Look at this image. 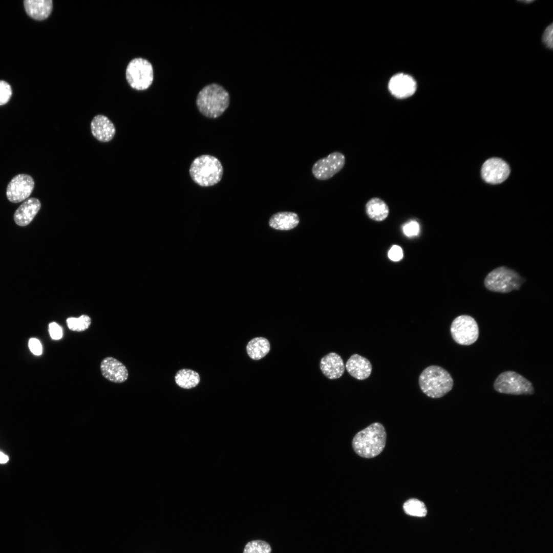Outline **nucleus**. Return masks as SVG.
I'll use <instances>...</instances> for the list:
<instances>
[{
    "label": "nucleus",
    "instance_id": "9b49d317",
    "mask_svg": "<svg viewBox=\"0 0 553 553\" xmlns=\"http://www.w3.org/2000/svg\"><path fill=\"white\" fill-rule=\"evenodd\" d=\"M509 172L508 164L502 159L497 158L487 160L481 168V176L483 180L493 184L503 182L508 177Z\"/></svg>",
    "mask_w": 553,
    "mask_h": 553
},
{
    "label": "nucleus",
    "instance_id": "6ab92c4d",
    "mask_svg": "<svg viewBox=\"0 0 553 553\" xmlns=\"http://www.w3.org/2000/svg\"><path fill=\"white\" fill-rule=\"evenodd\" d=\"M300 222L297 214L290 211H281L273 214L270 218L271 227L277 230H290L296 227Z\"/></svg>",
    "mask_w": 553,
    "mask_h": 553
},
{
    "label": "nucleus",
    "instance_id": "f257e3e1",
    "mask_svg": "<svg viewBox=\"0 0 553 553\" xmlns=\"http://www.w3.org/2000/svg\"><path fill=\"white\" fill-rule=\"evenodd\" d=\"M387 434L384 426L374 422L358 432L352 440L355 452L365 458H372L380 454L385 448Z\"/></svg>",
    "mask_w": 553,
    "mask_h": 553
},
{
    "label": "nucleus",
    "instance_id": "c85d7f7f",
    "mask_svg": "<svg viewBox=\"0 0 553 553\" xmlns=\"http://www.w3.org/2000/svg\"><path fill=\"white\" fill-rule=\"evenodd\" d=\"M388 257L392 261H400L403 257L402 248L398 245H393L388 252Z\"/></svg>",
    "mask_w": 553,
    "mask_h": 553
},
{
    "label": "nucleus",
    "instance_id": "20e7f679",
    "mask_svg": "<svg viewBox=\"0 0 553 553\" xmlns=\"http://www.w3.org/2000/svg\"><path fill=\"white\" fill-rule=\"evenodd\" d=\"M189 175L192 180L202 187L215 185L221 180L223 174V166L216 157L209 155H202L196 157L191 163Z\"/></svg>",
    "mask_w": 553,
    "mask_h": 553
},
{
    "label": "nucleus",
    "instance_id": "bb28decb",
    "mask_svg": "<svg viewBox=\"0 0 553 553\" xmlns=\"http://www.w3.org/2000/svg\"><path fill=\"white\" fill-rule=\"evenodd\" d=\"M402 232L408 237L417 236L420 231L419 223L415 220L410 221L405 223L402 227Z\"/></svg>",
    "mask_w": 553,
    "mask_h": 553
},
{
    "label": "nucleus",
    "instance_id": "1a4fd4ad",
    "mask_svg": "<svg viewBox=\"0 0 553 553\" xmlns=\"http://www.w3.org/2000/svg\"><path fill=\"white\" fill-rule=\"evenodd\" d=\"M345 162V156L340 152L335 151L317 160L312 167L311 172L316 179L327 180L339 172Z\"/></svg>",
    "mask_w": 553,
    "mask_h": 553
},
{
    "label": "nucleus",
    "instance_id": "393cba45",
    "mask_svg": "<svg viewBox=\"0 0 553 553\" xmlns=\"http://www.w3.org/2000/svg\"><path fill=\"white\" fill-rule=\"evenodd\" d=\"M271 546L267 542L257 540L248 542L243 553H271Z\"/></svg>",
    "mask_w": 553,
    "mask_h": 553
},
{
    "label": "nucleus",
    "instance_id": "4be33fe9",
    "mask_svg": "<svg viewBox=\"0 0 553 553\" xmlns=\"http://www.w3.org/2000/svg\"><path fill=\"white\" fill-rule=\"evenodd\" d=\"M176 383L180 387L189 389L196 387L200 382L198 373L189 369L179 370L175 377Z\"/></svg>",
    "mask_w": 553,
    "mask_h": 553
},
{
    "label": "nucleus",
    "instance_id": "5701e85b",
    "mask_svg": "<svg viewBox=\"0 0 553 553\" xmlns=\"http://www.w3.org/2000/svg\"><path fill=\"white\" fill-rule=\"evenodd\" d=\"M403 508L405 512L410 516L424 517L427 514V509L424 503L418 499L412 498L406 501Z\"/></svg>",
    "mask_w": 553,
    "mask_h": 553
},
{
    "label": "nucleus",
    "instance_id": "c756f323",
    "mask_svg": "<svg viewBox=\"0 0 553 553\" xmlns=\"http://www.w3.org/2000/svg\"><path fill=\"white\" fill-rule=\"evenodd\" d=\"M49 331L53 339L58 340L62 336L61 328L55 322H52L49 324Z\"/></svg>",
    "mask_w": 553,
    "mask_h": 553
},
{
    "label": "nucleus",
    "instance_id": "7ed1b4c3",
    "mask_svg": "<svg viewBox=\"0 0 553 553\" xmlns=\"http://www.w3.org/2000/svg\"><path fill=\"white\" fill-rule=\"evenodd\" d=\"M418 382L421 391L433 398L443 397L453 387V379L450 373L437 365L424 369L419 375Z\"/></svg>",
    "mask_w": 553,
    "mask_h": 553
},
{
    "label": "nucleus",
    "instance_id": "cd10ccee",
    "mask_svg": "<svg viewBox=\"0 0 553 553\" xmlns=\"http://www.w3.org/2000/svg\"><path fill=\"white\" fill-rule=\"evenodd\" d=\"M12 94L10 85L5 81L0 80V105L7 103Z\"/></svg>",
    "mask_w": 553,
    "mask_h": 553
},
{
    "label": "nucleus",
    "instance_id": "dca6fc26",
    "mask_svg": "<svg viewBox=\"0 0 553 553\" xmlns=\"http://www.w3.org/2000/svg\"><path fill=\"white\" fill-rule=\"evenodd\" d=\"M41 204L35 198H30L25 201L16 210L13 217L16 224L20 226L28 225L39 210Z\"/></svg>",
    "mask_w": 553,
    "mask_h": 553
},
{
    "label": "nucleus",
    "instance_id": "0eeeda50",
    "mask_svg": "<svg viewBox=\"0 0 553 553\" xmlns=\"http://www.w3.org/2000/svg\"><path fill=\"white\" fill-rule=\"evenodd\" d=\"M495 390L501 393L512 395H530L534 392L531 382L523 376L512 371L500 374L494 383Z\"/></svg>",
    "mask_w": 553,
    "mask_h": 553
},
{
    "label": "nucleus",
    "instance_id": "a211bd4d",
    "mask_svg": "<svg viewBox=\"0 0 553 553\" xmlns=\"http://www.w3.org/2000/svg\"><path fill=\"white\" fill-rule=\"evenodd\" d=\"M25 10L29 16L34 19L42 20L47 18L53 9L52 0H25Z\"/></svg>",
    "mask_w": 553,
    "mask_h": 553
},
{
    "label": "nucleus",
    "instance_id": "a878e982",
    "mask_svg": "<svg viewBox=\"0 0 553 553\" xmlns=\"http://www.w3.org/2000/svg\"><path fill=\"white\" fill-rule=\"evenodd\" d=\"M541 43L544 47L549 50H553V23H551L544 30L541 37Z\"/></svg>",
    "mask_w": 553,
    "mask_h": 553
},
{
    "label": "nucleus",
    "instance_id": "b1692460",
    "mask_svg": "<svg viewBox=\"0 0 553 553\" xmlns=\"http://www.w3.org/2000/svg\"><path fill=\"white\" fill-rule=\"evenodd\" d=\"M66 321L69 329L76 332L86 330L91 324L90 317L85 314L81 315L79 317H69Z\"/></svg>",
    "mask_w": 553,
    "mask_h": 553
},
{
    "label": "nucleus",
    "instance_id": "9d476101",
    "mask_svg": "<svg viewBox=\"0 0 553 553\" xmlns=\"http://www.w3.org/2000/svg\"><path fill=\"white\" fill-rule=\"evenodd\" d=\"M34 186V182L31 176L25 174L17 175L7 185V199L14 203L24 201L31 195Z\"/></svg>",
    "mask_w": 553,
    "mask_h": 553
},
{
    "label": "nucleus",
    "instance_id": "4468645a",
    "mask_svg": "<svg viewBox=\"0 0 553 553\" xmlns=\"http://www.w3.org/2000/svg\"><path fill=\"white\" fill-rule=\"evenodd\" d=\"M91 130L93 136L102 142L110 141L114 137L116 129L113 123L103 115H97L91 122Z\"/></svg>",
    "mask_w": 553,
    "mask_h": 553
},
{
    "label": "nucleus",
    "instance_id": "412c9836",
    "mask_svg": "<svg viewBox=\"0 0 553 553\" xmlns=\"http://www.w3.org/2000/svg\"><path fill=\"white\" fill-rule=\"evenodd\" d=\"M270 350L269 342L263 337H257L251 339L246 346L247 354L253 360L262 358L268 353Z\"/></svg>",
    "mask_w": 553,
    "mask_h": 553
},
{
    "label": "nucleus",
    "instance_id": "aec40b11",
    "mask_svg": "<svg viewBox=\"0 0 553 553\" xmlns=\"http://www.w3.org/2000/svg\"><path fill=\"white\" fill-rule=\"evenodd\" d=\"M365 211L370 219L379 222L385 220L388 217L389 208L382 199L378 197H373L366 203Z\"/></svg>",
    "mask_w": 553,
    "mask_h": 553
},
{
    "label": "nucleus",
    "instance_id": "f03ea898",
    "mask_svg": "<svg viewBox=\"0 0 553 553\" xmlns=\"http://www.w3.org/2000/svg\"><path fill=\"white\" fill-rule=\"evenodd\" d=\"M230 103L229 93L221 85L211 83L203 87L198 93L196 105L199 112L210 118L220 116Z\"/></svg>",
    "mask_w": 553,
    "mask_h": 553
},
{
    "label": "nucleus",
    "instance_id": "7c9ffc66",
    "mask_svg": "<svg viewBox=\"0 0 553 553\" xmlns=\"http://www.w3.org/2000/svg\"><path fill=\"white\" fill-rule=\"evenodd\" d=\"M28 346L33 354L40 355L42 354V346L39 341L37 338H31L29 341Z\"/></svg>",
    "mask_w": 553,
    "mask_h": 553
},
{
    "label": "nucleus",
    "instance_id": "f3484780",
    "mask_svg": "<svg viewBox=\"0 0 553 553\" xmlns=\"http://www.w3.org/2000/svg\"><path fill=\"white\" fill-rule=\"evenodd\" d=\"M346 368L350 375L358 380L367 378L372 372V365L366 357L357 354L350 356L346 364Z\"/></svg>",
    "mask_w": 553,
    "mask_h": 553
},
{
    "label": "nucleus",
    "instance_id": "473e14b6",
    "mask_svg": "<svg viewBox=\"0 0 553 553\" xmlns=\"http://www.w3.org/2000/svg\"><path fill=\"white\" fill-rule=\"evenodd\" d=\"M517 2L521 3L523 4L529 5V4H531V3H533L534 2H535V0H533V1H532V0H528V1L525 0V1H518Z\"/></svg>",
    "mask_w": 553,
    "mask_h": 553
},
{
    "label": "nucleus",
    "instance_id": "ddd939ff",
    "mask_svg": "<svg viewBox=\"0 0 553 553\" xmlns=\"http://www.w3.org/2000/svg\"><path fill=\"white\" fill-rule=\"evenodd\" d=\"M389 89L393 96L406 98L412 96L416 91V83L409 75L400 73L393 76L389 81Z\"/></svg>",
    "mask_w": 553,
    "mask_h": 553
},
{
    "label": "nucleus",
    "instance_id": "2f4dec72",
    "mask_svg": "<svg viewBox=\"0 0 553 553\" xmlns=\"http://www.w3.org/2000/svg\"><path fill=\"white\" fill-rule=\"evenodd\" d=\"M9 460V457L6 455L0 452V463H5Z\"/></svg>",
    "mask_w": 553,
    "mask_h": 553
},
{
    "label": "nucleus",
    "instance_id": "2eb2a0df",
    "mask_svg": "<svg viewBox=\"0 0 553 553\" xmlns=\"http://www.w3.org/2000/svg\"><path fill=\"white\" fill-rule=\"evenodd\" d=\"M320 369L328 378L335 379L341 377L345 371V365L341 356L335 352H330L323 356L320 364Z\"/></svg>",
    "mask_w": 553,
    "mask_h": 553
},
{
    "label": "nucleus",
    "instance_id": "423d86ee",
    "mask_svg": "<svg viewBox=\"0 0 553 553\" xmlns=\"http://www.w3.org/2000/svg\"><path fill=\"white\" fill-rule=\"evenodd\" d=\"M125 77L128 83L133 89L138 91L146 90L153 81V66L146 59L135 58L127 66Z\"/></svg>",
    "mask_w": 553,
    "mask_h": 553
},
{
    "label": "nucleus",
    "instance_id": "39448f33",
    "mask_svg": "<svg viewBox=\"0 0 553 553\" xmlns=\"http://www.w3.org/2000/svg\"><path fill=\"white\" fill-rule=\"evenodd\" d=\"M525 281L514 270L501 266L494 269L486 275L484 285L490 291L507 293L519 289Z\"/></svg>",
    "mask_w": 553,
    "mask_h": 553
},
{
    "label": "nucleus",
    "instance_id": "f8f14e48",
    "mask_svg": "<svg viewBox=\"0 0 553 553\" xmlns=\"http://www.w3.org/2000/svg\"><path fill=\"white\" fill-rule=\"evenodd\" d=\"M100 368L102 376L111 382L120 384L128 378L129 372L126 367L114 357H105L101 361Z\"/></svg>",
    "mask_w": 553,
    "mask_h": 553
},
{
    "label": "nucleus",
    "instance_id": "6e6552de",
    "mask_svg": "<svg viewBox=\"0 0 553 553\" xmlns=\"http://www.w3.org/2000/svg\"><path fill=\"white\" fill-rule=\"evenodd\" d=\"M452 338L457 344L470 345L479 336V328L475 320L468 315H461L456 317L450 328Z\"/></svg>",
    "mask_w": 553,
    "mask_h": 553
}]
</instances>
